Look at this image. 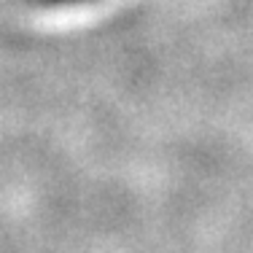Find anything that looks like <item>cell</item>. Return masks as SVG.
Instances as JSON below:
<instances>
[{
    "instance_id": "6da1fadb",
    "label": "cell",
    "mask_w": 253,
    "mask_h": 253,
    "mask_svg": "<svg viewBox=\"0 0 253 253\" xmlns=\"http://www.w3.org/2000/svg\"><path fill=\"white\" fill-rule=\"evenodd\" d=\"M43 5H78V3H92V0H38Z\"/></svg>"
}]
</instances>
